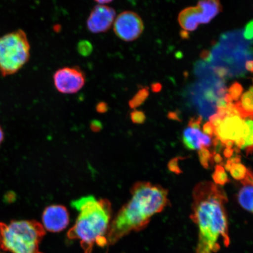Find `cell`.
Returning <instances> with one entry per match:
<instances>
[{"label":"cell","mask_w":253,"mask_h":253,"mask_svg":"<svg viewBox=\"0 0 253 253\" xmlns=\"http://www.w3.org/2000/svg\"><path fill=\"white\" fill-rule=\"evenodd\" d=\"M190 214L198 229L195 253H217L221 246L230 244L225 192L214 183L203 181L193 189Z\"/></svg>","instance_id":"obj_1"},{"label":"cell","mask_w":253,"mask_h":253,"mask_svg":"<svg viewBox=\"0 0 253 253\" xmlns=\"http://www.w3.org/2000/svg\"><path fill=\"white\" fill-rule=\"evenodd\" d=\"M131 198L110 223L107 245H113L131 232L143 230L154 215L169 203V190L149 182H138L132 186Z\"/></svg>","instance_id":"obj_2"},{"label":"cell","mask_w":253,"mask_h":253,"mask_svg":"<svg viewBox=\"0 0 253 253\" xmlns=\"http://www.w3.org/2000/svg\"><path fill=\"white\" fill-rule=\"evenodd\" d=\"M72 207L79 212L68 237L79 240L84 253H92L93 247L107 245V234L112 218V205L106 199L88 195L73 201Z\"/></svg>","instance_id":"obj_3"},{"label":"cell","mask_w":253,"mask_h":253,"mask_svg":"<svg viewBox=\"0 0 253 253\" xmlns=\"http://www.w3.org/2000/svg\"><path fill=\"white\" fill-rule=\"evenodd\" d=\"M45 235L42 224L34 220L0 223V252L43 253L40 245Z\"/></svg>","instance_id":"obj_4"},{"label":"cell","mask_w":253,"mask_h":253,"mask_svg":"<svg viewBox=\"0 0 253 253\" xmlns=\"http://www.w3.org/2000/svg\"><path fill=\"white\" fill-rule=\"evenodd\" d=\"M31 46L27 34L17 30L0 37V74H17L29 61Z\"/></svg>","instance_id":"obj_5"},{"label":"cell","mask_w":253,"mask_h":253,"mask_svg":"<svg viewBox=\"0 0 253 253\" xmlns=\"http://www.w3.org/2000/svg\"><path fill=\"white\" fill-rule=\"evenodd\" d=\"M113 30L116 36L125 42L138 39L143 33L144 25L140 16L136 12L125 11L115 19Z\"/></svg>","instance_id":"obj_6"},{"label":"cell","mask_w":253,"mask_h":253,"mask_svg":"<svg viewBox=\"0 0 253 253\" xmlns=\"http://www.w3.org/2000/svg\"><path fill=\"white\" fill-rule=\"evenodd\" d=\"M53 79L57 90L63 94L77 93L83 88L86 81L84 72L77 66L58 69Z\"/></svg>","instance_id":"obj_7"},{"label":"cell","mask_w":253,"mask_h":253,"mask_svg":"<svg viewBox=\"0 0 253 253\" xmlns=\"http://www.w3.org/2000/svg\"><path fill=\"white\" fill-rule=\"evenodd\" d=\"M249 128L241 117L239 116H226L220 125L215 128V137L219 139L221 143L235 142L240 139L246 138Z\"/></svg>","instance_id":"obj_8"},{"label":"cell","mask_w":253,"mask_h":253,"mask_svg":"<svg viewBox=\"0 0 253 253\" xmlns=\"http://www.w3.org/2000/svg\"><path fill=\"white\" fill-rule=\"evenodd\" d=\"M116 15L115 9L109 6H95L86 21L87 30L93 34L106 33L114 24Z\"/></svg>","instance_id":"obj_9"},{"label":"cell","mask_w":253,"mask_h":253,"mask_svg":"<svg viewBox=\"0 0 253 253\" xmlns=\"http://www.w3.org/2000/svg\"><path fill=\"white\" fill-rule=\"evenodd\" d=\"M43 226L50 232L58 233L65 230L69 223V214L64 206L53 205L47 207L42 214Z\"/></svg>","instance_id":"obj_10"},{"label":"cell","mask_w":253,"mask_h":253,"mask_svg":"<svg viewBox=\"0 0 253 253\" xmlns=\"http://www.w3.org/2000/svg\"><path fill=\"white\" fill-rule=\"evenodd\" d=\"M183 143L189 150H199L201 148L211 146V138L201 131L200 129H196L188 126L183 132Z\"/></svg>","instance_id":"obj_11"},{"label":"cell","mask_w":253,"mask_h":253,"mask_svg":"<svg viewBox=\"0 0 253 253\" xmlns=\"http://www.w3.org/2000/svg\"><path fill=\"white\" fill-rule=\"evenodd\" d=\"M178 22L185 31L195 30L199 24H204L201 9L198 5L183 9L179 14Z\"/></svg>","instance_id":"obj_12"},{"label":"cell","mask_w":253,"mask_h":253,"mask_svg":"<svg viewBox=\"0 0 253 253\" xmlns=\"http://www.w3.org/2000/svg\"><path fill=\"white\" fill-rule=\"evenodd\" d=\"M197 5L201 9L204 24L210 23L222 9L220 0H201Z\"/></svg>","instance_id":"obj_13"},{"label":"cell","mask_w":253,"mask_h":253,"mask_svg":"<svg viewBox=\"0 0 253 253\" xmlns=\"http://www.w3.org/2000/svg\"><path fill=\"white\" fill-rule=\"evenodd\" d=\"M235 104L243 119L253 115V86L242 94L241 100Z\"/></svg>","instance_id":"obj_14"},{"label":"cell","mask_w":253,"mask_h":253,"mask_svg":"<svg viewBox=\"0 0 253 253\" xmlns=\"http://www.w3.org/2000/svg\"><path fill=\"white\" fill-rule=\"evenodd\" d=\"M237 200L245 210L253 214V186H243L238 193Z\"/></svg>","instance_id":"obj_15"},{"label":"cell","mask_w":253,"mask_h":253,"mask_svg":"<svg viewBox=\"0 0 253 253\" xmlns=\"http://www.w3.org/2000/svg\"><path fill=\"white\" fill-rule=\"evenodd\" d=\"M243 120L249 128V134L245 139V144L243 147L247 156H249L253 153V115L247 116Z\"/></svg>","instance_id":"obj_16"},{"label":"cell","mask_w":253,"mask_h":253,"mask_svg":"<svg viewBox=\"0 0 253 253\" xmlns=\"http://www.w3.org/2000/svg\"><path fill=\"white\" fill-rule=\"evenodd\" d=\"M150 91L149 88L148 87H142L137 91L134 97L129 100V105L132 109L136 108L138 106L141 105L145 100H146L149 96Z\"/></svg>","instance_id":"obj_17"},{"label":"cell","mask_w":253,"mask_h":253,"mask_svg":"<svg viewBox=\"0 0 253 253\" xmlns=\"http://www.w3.org/2000/svg\"><path fill=\"white\" fill-rule=\"evenodd\" d=\"M212 178L216 184L224 185L230 182L224 168L220 165H217L215 167L214 172L212 175Z\"/></svg>","instance_id":"obj_18"},{"label":"cell","mask_w":253,"mask_h":253,"mask_svg":"<svg viewBox=\"0 0 253 253\" xmlns=\"http://www.w3.org/2000/svg\"><path fill=\"white\" fill-rule=\"evenodd\" d=\"M198 156L201 165L203 166L204 169H208L209 166H210V162L213 164V153H211L207 148L203 147L199 150Z\"/></svg>","instance_id":"obj_19"},{"label":"cell","mask_w":253,"mask_h":253,"mask_svg":"<svg viewBox=\"0 0 253 253\" xmlns=\"http://www.w3.org/2000/svg\"><path fill=\"white\" fill-rule=\"evenodd\" d=\"M229 172L233 178L242 181V180L245 178L247 169L242 164H233L230 167Z\"/></svg>","instance_id":"obj_20"},{"label":"cell","mask_w":253,"mask_h":253,"mask_svg":"<svg viewBox=\"0 0 253 253\" xmlns=\"http://www.w3.org/2000/svg\"><path fill=\"white\" fill-rule=\"evenodd\" d=\"M77 50L79 55L87 57L90 56L93 51V46L90 41L82 40L77 45Z\"/></svg>","instance_id":"obj_21"},{"label":"cell","mask_w":253,"mask_h":253,"mask_svg":"<svg viewBox=\"0 0 253 253\" xmlns=\"http://www.w3.org/2000/svg\"><path fill=\"white\" fill-rule=\"evenodd\" d=\"M243 91V87L242 84L239 82H235L230 86L228 92L229 94L232 98L233 101H238L241 97Z\"/></svg>","instance_id":"obj_22"},{"label":"cell","mask_w":253,"mask_h":253,"mask_svg":"<svg viewBox=\"0 0 253 253\" xmlns=\"http://www.w3.org/2000/svg\"><path fill=\"white\" fill-rule=\"evenodd\" d=\"M186 158H183L181 157H177L172 158L170 160L169 164H168V168L170 172L175 173L177 175L182 173V170L180 169L178 165V162L180 160L185 159Z\"/></svg>","instance_id":"obj_23"},{"label":"cell","mask_w":253,"mask_h":253,"mask_svg":"<svg viewBox=\"0 0 253 253\" xmlns=\"http://www.w3.org/2000/svg\"><path fill=\"white\" fill-rule=\"evenodd\" d=\"M132 122L136 124H142L145 121V115L141 111L134 110L131 113Z\"/></svg>","instance_id":"obj_24"},{"label":"cell","mask_w":253,"mask_h":253,"mask_svg":"<svg viewBox=\"0 0 253 253\" xmlns=\"http://www.w3.org/2000/svg\"><path fill=\"white\" fill-rule=\"evenodd\" d=\"M243 36H244L245 39L247 40L251 41L253 40V20L250 21L246 25Z\"/></svg>","instance_id":"obj_25"},{"label":"cell","mask_w":253,"mask_h":253,"mask_svg":"<svg viewBox=\"0 0 253 253\" xmlns=\"http://www.w3.org/2000/svg\"><path fill=\"white\" fill-rule=\"evenodd\" d=\"M241 182L244 186H253V171L251 169H247L245 178Z\"/></svg>","instance_id":"obj_26"},{"label":"cell","mask_w":253,"mask_h":253,"mask_svg":"<svg viewBox=\"0 0 253 253\" xmlns=\"http://www.w3.org/2000/svg\"><path fill=\"white\" fill-rule=\"evenodd\" d=\"M204 133L208 136L214 135L215 126L212 123L210 122L206 123L203 126Z\"/></svg>","instance_id":"obj_27"},{"label":"cell","mask_w":253,"mask_h":253,"mask_svg":"<svg viewBox=\"0 0 253 253\" xmlns=\"http://www.w3.org/2000/svg\"><path fill=\"white\" fill-rule=\"evenodd\" d=\"M202 120V119L201 117H198V118H191L189 120L188 123V126L196 129H200Z\"/></svg>","instance_id":"obj_28"},{"label":"cell","mask_w":253,"mask_h":253,"mask_svg":"<svg viewBox=\"0 0 253 253\" xmlns=\"http://www.w3.org/2000/svg\"><path fill=\"white\" fill-rule=\"evenodd\" d=\"M223 119L221 118L219 115L217 113L214 114L211 116L210 118V122L212 123V125L215 126V128L217 127L220 125L221 122L223 121Z\"/></svg>","instance_id":"obj_29"},{"label":"cell","mask_w":253,"mask_h":253,"mask_svg":"<svg viewBox=\"0 0 253 253\" xmlns=\"http://www.w3.org/2000/svg\"><path fill=\"white\" fill-rule=\"evenodd\" d=\"M107 104L104 102H100L97 104L96 109L98 112L104 113L107 110Z\"/></svg>","instance_id":"obj_30"},{"label":"cell","mask_w":253,"mask_h":253,"mask_svg":"<svg viewBox=\"0 0 253 253\" xmlns=\"http://www.w3.org/2000/svg\"><path fill=\"white\" fill-rule=\"evenodd\" d=\"M234 152H235V148L226 147L223 152L224 156L230 159L233 156Z\"/></svg>","instance_id":"obj_31"},{"label":"cell","mask_w":253,"mask_h":253,"mask_svg":"<svg viewBox=\"0 0 253 253\" xmlns=\"http://www.w3.org/2000/svg\"><path fill=\"white\" fill-rule=\"evenodd\" d=\"M213 157H212V161L213 163H216V164H221L223 161V158L221 157L219 154H216L213 152Z\"/></svg>","instance_id":"obj_32"},{"label":"cell","mask_w":253,"mask_h":253,"mask_svg":"<svg viewBox=\"0 0 253 253\" xmlns=\"http://www.w3.org/2000/svg\"><path fill=\"white\" fill-rule=\"evenodd\" d=\"M245 68L247 71L253 73V61H247L245 63Z\"/></svg>","instance_id":"obj_33"},{"label":"cell","mask_w":253,"mask_h":253,"mask_svg":"<svg viewBox=\"0 0 253 253\" xmlns=\"http://www.w3.org/2000/svg\"><path fill=\"white\" fill-rule=\"evenodd\" d=\"M161 88H162V86L160 84H155L152 85V90L154 92H158L161 90Z\"/></svg>","instance_id":"obj_34"},{"label":"cell","mask_w":253,"mask_h":253,"mask_svg":"<svg viewBox=\"0 0 253 253\" xmlns=\"http://www.w3.org/2000/svg\"><path fill=\"white\" fill-rule=\"evenodd\" d=\"M169 118L175 120H179L178 116L175 112H170L169 114Z\"/></svg>","instance_id":"obj_35"},{"label":"cell","mask_w":253,"mask_h":253,"mask_svg":"<svg viewBox=\"0 0 253 253\" xmlns=\"http://www.w3.org/2000/svg\"><path fill=\"white\" fill-rule=\"evenodd\" d=\"M94 1L99 5H103L108 4V3L112 2L113 0H94Z\"/></svg>","instance_id":"obj_36"},{"label":"cell","mask_w":253,"mask_h":253,"mask_svg":"<svg viewBox=\"0 0 253 253\" xmlns=\"http://www.w3.org/2000/svg\"><path fill=\"white\" fill-rule=\"evenodd\" d=\"M99 123L97 122V125H96V122H94L91 125V128H93V130L96 131V130H99L100 127L101 126L99 125Z\"/></svg>","instance_id":"obj_37"},{"label":"cell","mask_w":253,"mask_h":253,"mask_svg":"<svg viewBox=\"0 0 253 253\" xmlns=\"http://www.w3.org/2000/svg\"><path fill=\"white\" fill-rule=\"evenodd\" d=\"M4 132H3L2 129L0 126V145L2 143L3 140H4Z\"/></svg>","instance_id":"obj_38"}]
</instances>
